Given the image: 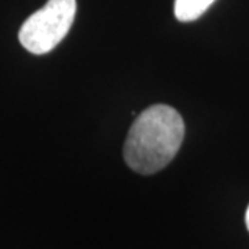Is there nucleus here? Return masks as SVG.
<instances>
[{"label":"nucleus","mask_w":249,"mask_h":249,"mask_svg":"<svg viewBox=\"0 0 249 249\" xmlns=\"http://www.w3.org/2000/svg\"><path fill=\"white\" fill-rule=\"evenodd\" d=\"M184 121L175 108L155 104L132 124L124 147L126 165L140 175H154L176 157L184 140Z\"/></svg>","instance_id":"f257e3e1"},{"label":"nucleus","mask_w":249,"mask_h":249,"mask_svg":"<svg viewBox=\"0 0 249 249\" xmlns=\"http://www.w3.org/2000/svg\"><path fill=\"white\" fill-rule=\"evenodd\" d=\"M76 14V0H49L19 29L21 45L32 54H46L70 32Z\"/></svg>","instance_id":"f03ea898"},{"label":"nucleus","mask_w":249,"mask_h":249,"mask_svg":"<svg viewBox=\"0 0 249 249\" xmlns=\"http://www.w3.org/2000/svg\"><path fill=\"white\" fill-rule=\"evenodd\" d=\"M214 3V0H175V16L181 22L199 18Z\"/></svg>","instance_id":"7ed1b4c3"},{"label":"nucleus","mask_w":249,"mask_h":249,"mask_svg":"<svg viewBox=\"0 0 249 249\" xmlns=\"http://www.w3.org/2000/svg\"><path fill=\"white\" fill-rule=\"evenodd\" d=\"M245 223H247V227H248L249 230V206L248 209H247V213H245Z\"/></svg>","instance_id":"20e7f679"}]
</instances>
